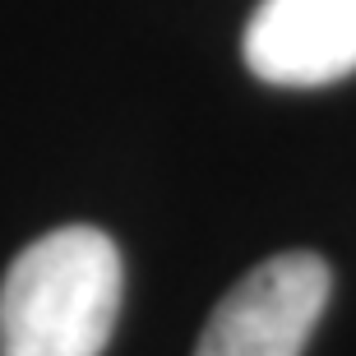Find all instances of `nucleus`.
Segmentation results:
<instances>
[{
	"mask_svg": "<svg viewBox=\"0 0 356 356\" xmlns=\"http://www.w3.org/2000/svg\"><path fill=\"white\" fill-rule=\"evenodd\" d=\"M116 241L56 227L14 254L0 282V356H102L120 315Z\"/></svg>",
	"mask_w": 356,
	"mask_h": 356,
	"instance_id": "1",
	"label": "nucleus"
},
{
	"mask_svg": "<svg viewBox=\"0 0 356 356\" xmlns=\"http://www.w3.org/2000/svg\"><path fill=\"white\" fill-rule=\"evenodd\" d=\"M329 264L310 250L264 259L227 291L195 356H301L329 305Z\"/></svg>",
	"mask_w": 356,
	"mask_h": 356,
	"instance_id": "2",
	"label": "nucleus"
},
{
	"mask_svg": "<svg viewBox=\"0 0 356 356\" xmlns=\"http://www.w3.org/2000/svg\"><path fill=\"white\" fill-rule=\"evenodd\" d=\"M245 65L277 88H319L356 70V0H264L245 28Z\"/></svg>",
	"mask_w": 356,
	"mask_h": 356,
	"instance_id": "3",
	"label": "nucleus"
}]
</instances>
